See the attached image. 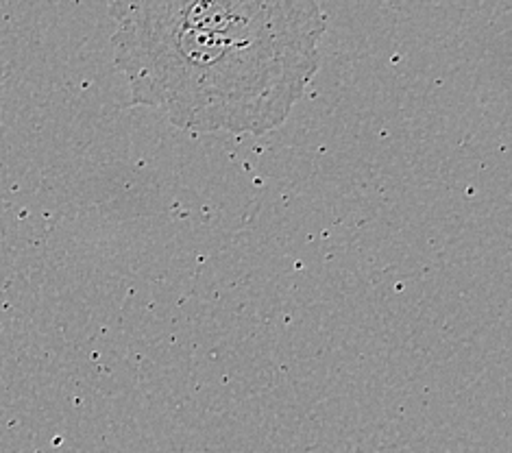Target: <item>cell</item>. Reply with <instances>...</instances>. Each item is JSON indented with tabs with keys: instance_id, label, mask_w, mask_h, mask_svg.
I'll return each instance as SVG.
<instances>
[{
	"instance_id": "2",
	"label": "cell",
	"mask_w": 512,
	"mask_h": 453,
	"mask_svg": "<svg viewBox=\"0 0 512 453\" xmlns=\"http://www.w3.org/2000/svg\"><path fill=\"white\" fill-rule=\"evenodd\" d=\"M356 453H364V451H356ZM375 453H397V449L393 445H384V447L377 449Z\"/></svg>"
},
{
	"instance_id": "1",
	"label": "cell",
	"mask_w": 512,
	"mask_h": 453,
	"mask_svg": "<svg viewBox=\"0 0 512 453\" xmlns=\"http://www.w3.org/2000/svg\"><path fill=\"white\" fill-rule=\"evenodd\" d=\"M109 16L131 105L234 136L284 125L319 72L327 31L312 0H118Z\"/></svg>"
}]
</instances>
